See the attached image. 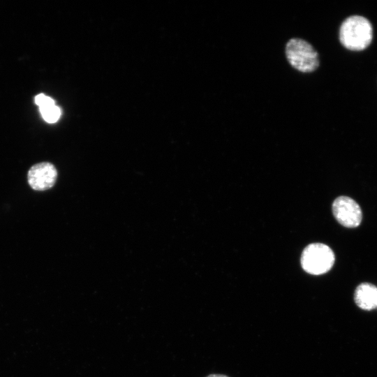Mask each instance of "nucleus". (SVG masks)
Returning <instances> with one entry per match:
<instances>
[{
  "label": "nucleus",
  "instance_id": "obj_1",
  "mask_svg": "<svg viewBox=\"0 0 377 377\" xmlns=\"http://www.w3.org/2000/svg\"><path fill=\"white\" fill-rule=\"evenodd\" d=\"M339 40L348 50L361 51L367 48L373 39V27L370 21L360 15L347 17L339 29Z\"/></svg>",
  "mask_w": 377,
  "mask_h": 377
},
{
  "label": "nucleus",
  "instance_id": "obj_3",
  "mask_svg": "<svg viewBox=\"0 0 377 377\" xmlns=\"http://www.w3.org/2000/svg\"><path fill=\"white\" fill-rule=\"evenodd\" d=\"M335 255L332 249L322 243L309 244L303 250L301 265L311 274L320 275L330 271L334 265Z\"/></svg>",
  "mask_w": 377,
  "mask_h": 377
},
{
  "label": "nucleus",
  "instance_id": "obj_5",
  "mask_svg": "<svg viewBox=\"0 0 377 377\" xmlns=\"http://www.w3.org/2000/svg\"><path fill=\"white\" fill-rule=\"evenodd\" d=\"M57 171L49 162L38 163L28 171V183L32 189L45 191L52 188L56 182Z\"/></svg>",
  "mask_w": 377,
  "mask_h": 377
},
{
  "label": "nucleus",
  "instance_id": "obj_9",
  "mask_svg": "<svg viewBox=\"0 0 377 377\" xmlns=\"http://www.w3.org/2000/svg\"><path fill=\"white\" fill-rule=\"evenodd\" d=\"M207 377H228V376L223 374H210L207 376Z\"/></svg>",
  "mask_w": 377,
  "mask_h": 377
},
{
  "label": "nucleus",
  "instance_id": "obj_8",
  "mask_svg": "<svg viewBox=\"0 0 377 377\" xmlns=\"http://www.w3.org/2000/svg\"><path fill=\"white\" fill-rule=\"evenodd\" d=\"M35 103L38 105L39 108L54 105V100L43 94H38L35 97Z\"/></svg>",
  "mask_w": 377,
  "mask_h": 377
},
{
  "label": "nucleus",
  "instance_id": "obj_4",
  "mask_svg": "<svg viewBox=\"0 0 377 377\" xmlns=\"http://www.w3.org/2000/svg\"><path fill=\"white\" fill-rule=\"evenodd\" d=\"M333 215L341 226L348 228L358 227L362 220V212L359 204L350 197H337L332 205Z\"/></svg>",
  "mask_w": 377,
  "mask_h": 377
},
{
  "label": "nucleus",
  "instance_id": "obj_6",
  "mask_svg": "<svg viewBox=\"0 0 377 377\" xmlns=\"http://www.w3.org/2000/svg\"><path fill=\"white\" fill-rule=\"evenodd\" d=\"M354 300L364 310H371L377 306V287L370 283H362L355 290Z\"/></svg>",
  "mask_w": 377,
  "mask_h": 377
},
{
  "label": "nucleus",
  "instance_id": "obj_2",
  "mask_svg": "<svg viewBox=\"0 0 377 377\" xmlns=\"http://www.w3.org/2000/svg\"><path fill=\"white\" fill-rule=\"evenodd\" d=\"M286 55L289 64L302 73L313 72L319 66L318 52L303 39H290L286 45Z\"/></svg>",
  "mask_w": 377,
  "mask_h": 377
},
{
  "label": "nucleus",
  "instance_id": "obj_7",
  "mask_svg": "<svg viewBox=\"0 0 377 377\" xmlns=\"http://www.w3.org/2000/svg\"><path fill=\"white\" fill-rule=\"evenodd\" d=\"M39 110L44 120L48 123L56 122L61 116V110L55 104L40 108Z\"/></svg>",
  "mask_w": 377,
  "mask_h": 377
}]
</instances>
